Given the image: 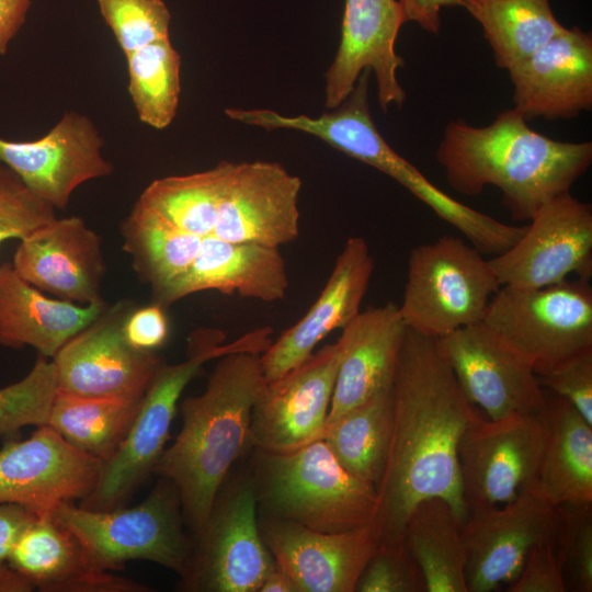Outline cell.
<instances>
[{"mask_svg":"<svg viewBox=\"0 0 592 592\" xmlns=\"http://www.w3.org/2000/svg\"><path fill=\"white\" fill-rule=\"evenodd\" d=\"M394 422L386 468L377 487L374 528L378 544L403 539L421 500H446L464 522L458 444L478 415L437 340L408 329L392 387Z\"/></svg>","mask_w":592,"mask_h":592,"instance_id":"obj_1","label":"cell"},{"mask_svg":"<svg viewBox=\"0 0 592 592\" xmlns=\"http://www.w3.org/2000/svg\"><path fill=\"white\" fill-rule=\"evenodd\" d=\"M449 186L479 195L500 190L513 220L530 221L549 200L570 192L592 163V143H569L532 129L514 107L486 126L449 122L435 153Z\"/></svg>","mask_w":592,"mask_h":592,"instance_id":"obj_2","label":"cell"},{"mask_svg":"<svg viewBox=\"0 0 592 592\" xmlns=\"http://www.w3.org/2000/svg\"><path fill=\"white\" fill-rule=\"evenodd\" d=\"M259 353L218 358L205 390L185 398L182 426L153 474L175 486L184 522L194 535L205 526L232 465L251 442V418L266 379Z\"/></svg>","mask_w":592,"mask_h":592,"instance_id":"obj_3","label":"cell"},{"mask_svg":"<svg viewBox=\"0 0 592 592\" xmlns=\"http://www.w3.org/2000/svg\"><path fill=\"white\" fill-rule=\"evenodd\" d=\"M251 480L263 516L325 533L374 525L377 489L346 471L322 439L286 453L259 451Z\"/></svg>","mask_w":592,"mask_h":592,"instance_id":"obj_4","label":"cell"},{"mask_svg":"<svg viewBox=\"0 0 592 592\" xmlns=\"http://www.w3.org/2000/svg\"><path fill=\"white\" fill-rule=\"evenodd\" d=\"M272 330L260 328L223 344L217 330H198L189 341L187 357L178 364H162L141 400L136 418L116 453L102 465L94 489L81 500L90 510H111L151 475L166 448L178 402L202 366L232 352L261 354L271 343Z\"/></svg>","mask_w":592,"mask_h":592,"instance_id":"obj_5","label":"cell"},{"mask_svg":"<svg viewBox=\"0 0 592 592\" xmlns=\"http://www.w3.org/2000/svg\"><path fill=\"white\" fill-rule=\"evenodd\" d=\"M50 514L75 536L94 569L119 570L128 561L147 560L181 576L192 554L178 490L163 477L133 508L90 510L64 502Z\"/></svg>","mask_w":592,"mask_h":592,"instance_id":"obj_6","label":"cell"},{"mask_svg":"<svg viewBox=\"0 0 592 592\" xmlns=\"http://www.w3.org/2000/svg\"><path fill=\"white\" fill-rule=\"evenodd\" d=\"M501 284L483 254L444 235L410 251L400 316L409 330L440 339L481 322Z\"/></svg>","mask_w":592,"mask_h":592,"instance_id":"obj_7","label":"cell"},{"mask_svg":"<svg viewBox=\"0 0 592 592\" xmlns=\"http://www.w3.org/2000/svg\"><path fill=\"white\" fill-rule=\"evenodd\" d=\"M537 376L592 350V287L577 277L539 288L501 285L482 320Z\"/></svg>","mask_w":592,"mask_h":592,"instance_id":"obj_8","label":"cell"},{"mask_svg":"<svg viewBox=\"0 0 592 592\" xmlns=\"http://www.w3.org/2000/svg\"><path fill=\"white\" fill-rule=\"evenodd\" d=\"M195 539L181 574V587L187 591L259 592L275 563L261 534L252 480L218 494Z\"/></svg>","mask_w":592,"mask_h":592,"instance_id":"obj_9","label":"cell"},{"mask_svg":"<svg viewBox=\"0 0 592 592\" xmlns=\"http://www.w3.org/2000/svg\"><path fill=\"white\" fill-rule=\"evenodd\" d=\"M545 443L539 413L473 420L458 444L463 497L468 512L514 500L532 486Z\"/></svg>","mask_w":592,"mask_h":592,"instance_id":"obj_10","label":"cell"},{"mask_svg":"<svg viewBox=\"0 0 592 592\" xmlns=\"http://www.w3.org/2000/svg\"><path fill=\"white\" fill-rule=\"evenodd\" d=\"M130 310L126 303L106 308L73 335L52 358L57 389L89 397L143 399L163 364L155 351L132 345L123 330Z\"/></svg>","mask_w":592,"mask_h":592,"instance_id":"obj_11","label":"cell"},{"mask_svg":"<svg viewBox=\"0 0 592 592\" xmlns=\"http://www.w3.org/2000/svg\"><path fill=\"white\" fill-rule=\"evenodd\" d=\"M489 262L501 285L539 288L571 274L591 280V205L570 192L549 200L519 240Z\"/></svg>","mask_w":592,"mask_h":592,"instance_id":"obj_12","label":"cell"},{"mask_svg":"<svg viewBox=\"0 0 592 592\" xmlns=\"http://www.w3.org/2000/svg\"><path fill=\"white\" fill-rule=\"evenodd\" d=\"M557 509L532 486L502 505L468 512L462 526L468 592L510 584L531 550L555 535Z\"/></svg>","mask_w":592,"mask_h":592,"instance_id":"obj_13","label":"cell"},{"mask_svg":"<svg viewBox=\"0 0 592 592\" xmlns=\"http://www.w3.org/2000/svg\"><path fill=\"white\" fill-rule=\"evenodd\" d=\"M436 340L466 398L490 419L543 410L545 389L531 364L482 321Z\"/></svg>","mask_w":592,"mask_h":592,"instance_id":"obj_14","label":"cell"},{"mask_svg":"<svg viewBox=\"0 0 592 592\" xmlns=\"http://www.w3.org/2000/svg\"><path fill=\"white\" fill-rule=\"evenodd\" d=\"M102 465L52 426L38 425L27 439L7 442L0 449V504L49 514L60 503L88 497Z\"/></svg>","mask_w":592,"mask_h":592,"instance_id":"obj_15","label":"cell"},{"mask_svg":"<svg viewBox=\"0 0 592 592\" xmlns=\"http://www.w3.org/2000/svg\"><path fill=\"white\" fill-rule=\"evenodd\" d=\"M340 343L326 344L266 385L254 405L251 442L259 451L286 453L321 439L338 369Z\"/></svg>","mask_w":592,"mask_h":592,"instance_id":"obj_16","label":"cell"},{"mask_svg":"<svg viewBox=\"0 0 592 592\" xmlns=\"http://www.w3.org/2000/svg\"><path fill=\"white\" fill-rule=\"evenodd\" d=\"M103 144L92 119L69 111L38 139L0 138V161L37 197L62 210L79 185L113 173L102 155Z\"/></svg>","mask_w":592,"mask_h":592,"instance_id":"obj_17","label":"cell"},{"mask_svg":"<svg viewBox=\"0 0 592 592\" xmlns=\"http://www.w3.org/2000/svg\"><path fill=\"white\" fill-rule=\"evenodd\" d=\"M398 0H345L338 52L326 72V107L340 105L354 89L365 69L375 75L380 109H399L406 91L397 71L405 60L396 52V41L405 24Z\"/></svg>","mask_w":592,"mask_h":592,"instance_id":"obj_18","label":"cell"},{"mask_svg":"<svg viewBox=\"0 0 592 592\" xmlns=\"http://www.w3.org/2000/svg\"><path fill=\"white\" fill-rule=\"evenodd\" d=\"M301 180L281 163L237 162L210 236L280 248L299 236Z\"/></svg>","mask_w":592,"mask_h":592,"instance_id":"obj_19","label":"cell"},{"mask_svg":"<svg viewBox=\"0 0 592 592\" xmlns=\"http://www.w3.org/2000/svg\"><path fill=\"white\" fill-rule=\"evenodd\" d=\"M259 525L275 563L289 574L297 592H355L378 546L373 524L325 533L263 516Z\"/></svg>","mask_w":592,"mask_h":592,"instance_id":"obj_20","label":"cell"},{"mask_svg":"<svg viewBox=\"0 0 592 592\" xmlns=\"http://www.w3.org/2000/svg\"><path fill=\"white\" fill-rule=\"evenodd\" d=\"M11 263L24 281L55 298L79 305L103 300L102 240L78 216L56 217L20 239Z\"/></svg>","mask_w":592,"mask_h":592,"instance_id":"obj_21","label":"cell"},{"mask_svg":"<svg viewBox=\"0 0 592 592\" xmlns=\"http://www.w3.org/2000/svg\"><path fill=\"white\" fill-rule=\"evenodd\" d=\"M514 109L528 122L572 119L592 110V34L563 27L509 70Z\"/></svg>","mask_w":592,"mask_h":592,"instance_id":"obj_22","label":"cell"},{"mask_svg":"<svg viewBox=\"0 0 592 592\" xmlns=\"http://www.w3.org/2000/svg\"><path fill=\"white\" fill-rule=\"evenodd\" d=\"M373 270L374 260L365 239L350 237L316 301L260 355L266 382L301 364L327 335L342 330L360 314Z\"/></svg>","mask_w":592,"mask_h":592,"instance_id":"obj_23","label":"cell"},{"mask_svg":"<svg viewBox=\"0 0 592 592\" xmlns=\"http://www.w3.org/2000/svg\"><path fill=\"white\" fill-rule=\"evenodd\" d=\"M288 287L286 263L280 248L207 236L202 239L200 252L187 271L152 303L164 308L203 291L274 303L286 297Z\"/></svg>","mask_w":592,"mask_h":592,"instance_id":"obj_24","label":"cell"},{"mask_svg":"<svg viewBox=\"0 0 592 592\" xmlns=\"http://www.w3.org/2000/svg\"><path fill=\"white\" fill-rule=\"evenodd\" d=\"M407 332L391 301L360 311L342 329V357L326 423L392 387Z\"/></svg>","mask_w":592,"mask_h":592,"instance_id":"obj_25","label":"cell"},{"mask_svg":"<svg viewBox=\"0 0 592 592\" xmlns=\"http://www.w3.org/2000/svg\"><path fill=\"white\" fill-rule=\"evenodd\" d=\"M104 300L89 305L47 297L24 281L11 262L0 264V344L34 348L53 358L73 335L105 309Z\"/></svg>","mask_w":592,"mask_h":592,"instance_id":"obj_26","label":"cell"},{"mask_svg":"<svg viewBox=\"0 0 592 592\" xmlns=\"http://www.w3.org/2000/svg\"><path fill=\"white\" fill-rule=\"evenodd\" d=\"M545 443L533 489L549 504H592V424L545 389Z\"/></svg>","mask_w":592,"mask_h":592,"instance_id":"obj_27","label":"cell"},{"mask_svg":"<svg viewBox=\"0 0 592 592\" xmlns=\"http://www.w3.org/2000/svg\"><path fill=\"white\" fill-rule=\"evenodd\" d=\"M463 523L439 497L421 500L411 511L403 540L421 569L426 592H468Z\"/></svg>","mask_w":592,"mask_h":592,"instance_id":"obj_28","label":"cell"},{"mask_svg":"<svg viewBox=\"0 0 592 592\" xmlns=\"http://www.w3.org/2000/svg\"><path fill=\"white\" fill-rule=\"evenodd\" d=\"M392 422L390 388L326 423L321 439L346 471L377 489L388 459Z\"/></svg>","mask_w":592,"mask_h":592,"instance_id":"obj_29","label":"cell"},{"mask_svg":"<svg viewBox=\"0 0 592 592\" xmlns=\"http://www.w3.org/2000/svg\"><path fill=\"white\" fill-rule=\"evenodd\" d=\"M462 8L480 24L497 67L505 70L565 27L549 0H462Z\"/></svg>","mask_w":592,"mask_h":592,"instance_id":"obj_30","label":"cell"},{"mask_svg":"<svg viewBox=\"0 0 592 592\" xmlns=\"http://www.w3.org/2000/svg\"><path fill=\"white\" fill-rule=\"evenodd\" d=\"M124 250L152 291V299L180 278L197 257L202 239L182 231L140 205L122 224Z\"/></svg>","mask_w":592,"mask_h":592,"instance_id":"obj_31","label":"cell"},{"mask_svg":"<svg viewBox=\"0 0 592 592\" xmlns=\"http://www.w3.org/2000/svg\"><path fill=\"white\" fill-rule=\"evenodd\" d=\"M236 164L220 161L205 171L157 179L143 191L136 204L182 231L205 238L213 234Z\"/></svg>","mask_w":592,"mask_h":592,"instance_id":"obj_32","label":"cell"},{"mask_svg":"<svg viewBox=\"0 0 592 592\" xmlns=\"http://www.w3.org/2000/svg\"><path fill=\"white\" fill-rule=\"evenodd\" d=\"M141 400L80 397L57 389L47 425L77 449L105 463L126 437Z\"/></svg>","mask_w":592,"mask_h":592,"instance_id":"obj_33","label":"cell"},{"mask_svg":"<svg viewBox=\"0 0 592 592\" xmlns=\"http://www.w3.org/2000/svg\"><path fill=\"white\" fill-rule=\"evenodd\" d=\"M8 563L44 592H68L91 568L75 536L53 515H37L15 543Z\"/></svg>","mask_w":592,"mask_h":592,"instance_id":"obj_34","label":"cell"},{"mask_svg":"<svg viewBox=\"0 0 592 592\" xmlns=\"http://www.w3.org/2000/svg\"><path fill=\"white\" fill-rule=\"evenodd\" d=\"M128 91L139 119L164 129L175 117L181 94V56L170 38L126 55Z\"/></svg>","mask_w":592,"mask_h":592,"instance_id":"obj_35","label":"cell"},{"mask_svg":"<svg viewBox=\"0 0 592 592\" xmlns=\"http://www.w3.org/2000/svg\"><path fill=\"white\" fill-rule=\"evenodd\" d=\"M56 392L55 365L38 355L26 376L0 388V435L13 433L25 425L47 424Z\"/></svg>","mask_w":592,"mask_h":592,"instance_id":"obj_36","label":"cell"},{"mask_svg":"<svg viewBox=\"0 0 592 592\" xmlns=\"http://www.w3.org/2000/svg\"><path fill=\"white\" fill-rule=\"evenodd\" d=\"M554 535L566 589L592 591V504H561Z\"/></svg>","mask_w":592,"mask_h":592,"instance_id":"obj_37","label":"cell"},{"mask_svg":"<svg viewBox=\"0 0 592 592\" xmlns=\"http://www.w3.org/2000/svg\"><path fill=\"white\" fill-rule=\"evenodd\" d=\"M98 5L125 56L170 38L171 13L163 0H98Z\"/></svg>","mask_w":592,"mask_h":592,"instance_id":"obj_38","label":"cell"},{"mask_svg":"<svg viewBox=\"0 0 592 592\" xmlns=\"http://www.w3.org/2000/svg\"><path fill=\"white\" fill-rule=\"evenodd\" d=\"M56 218L55 208L32 193L0 161V244L22 239Z\"/></svg>","mask_w":592,"mask_h":592,"instance_id":"obj_39","label":"cell"},{"mask_svg":"<svg viewBox=\"0 0 592 592\" xmlns=\"http://www.w3.org/2000/svg\"><path fill=\"white\" fill-rule=\"evenodd\" d=\"M357 592H426L420 567L405 540L378 544L357 581Z\"/></svg>","mask_w":592,"mask_h":592,"instance_id":"obj_40","label":"cell"},{"mask_svg":"<svg viewBox=\"0 0 592 592\" xmlns=\"http://www.w3.org/2000/svg\"><path fill=\"white\" fill-rule=\"evenodd\" d=\"M542 387L569 401L592 424V350L538 376Z\"/></svg>","mask_w":592,"mask_h":592,"instance_id":"obj_41","label":"cell"},{"mask_svg":"<svg viewBox=\"0 0 592 592\" xmlns=\"http://www.w3.org/2000/svg\"><path fill=\"white\" fill-rule=\"evenodd\" d=\"M509 592H567L554 537L537 544L528 554Z\"/></svg>","mask_w":592,"mask_h":592,"instance_id":"obj_42","label":"cell"},{"mask_svg":"<svg viewBox=\"0 0 592 592\" xmlns=\"http://www.w3.org/2000/svg\"><path fill=\"white\" fill-rule=\"evenodd\" d=\"M127 341L146 351H156L164 344L169 334L168 318L164 308L158 304L129 310L124 325Z\"/></svg>","mask_w":592,"mask_h":592,"instance_id":"obj_43","label":"cell"},{"mask_svg":"<svg viewBox=\"0 0 592 592\" xmlns=\"http://www.w3.org/2000/svg\"><path fill=\"white\" fill-rule=\"evenodd\" d=\"M36 516L20 504H0V568L8 562L19 537Z\"/></svg>","mask_w":592,"mask_h":592,"instance_id":"obj_44","label":"cell"},{"mask_svg":"<svg viewBox=\"0 0 592 592\" xmlns=\"http://www.w3.org/2000/svg\"><path fill=\"white\" fill-rule=\"evenodd\" d=\"M406 22H414L425 32L440 34L441 10L462 7V0H398Z\"/></svg>","mask_w":592,"mask_h":592,"instance_id":"obj_45","label":"cell"},{"mask_svg":"<svg viewBox=\"0 0 592 592\" xmlns=\"http://www.w3.org/2000/svg\"><path fill=\"white\" fill-rule=\"evenodd\" d=\"M31 0H0V55H5L10 42L26 20Z\"/></svg>","mask_w":592,"mask_h":592,"instance_id":"obj_46","label":"cell"},{"mask_svg":"<svg viewBox=\"0 0 592 592\" xmlns=\"http://www.w3.org/2000/svg\"><path fill=\"white\" fill-rule=\"evenodd\" d=\"M36 587L8 562L0 568V592H31Z\"/></svg>","mask_w":592,"mask_h":592,"instance_id":"obj_47","label":"cell"},{"mask_svg":"<svg viewBox=\"0 0 592 592\" xmlns=\"http://www.w3.org/2000/svg\"><path fill=\"white\" fill-rule=\"evenodd\" d=\"M259 592H297V589L289 574L274 563L262 581Z\"/></svg>","mask_w":592,"mask_h":592,"instance_id":"obj_48","label":"cell"}]
</instances>
